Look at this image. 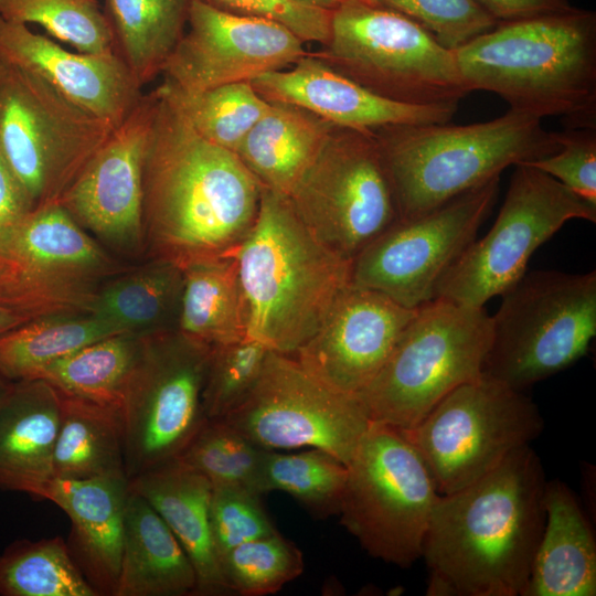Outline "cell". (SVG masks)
Returning <instances> with one entry per match:
<instances>
[{"label":"cell","mask_w":596,"mask_h":596,"mask_svg":"<svg viewBox=\"0 0 596 596\" xmlns=\"http://www.w3.org/2000/svg\"><path fill=\"white\" fill-rule=\"evenodd\" d=\"M453 51L469 93H494L512 110L560 117L568 128H596L594 11L501 21Z\"/></svg>","instance_id":"obj_3"},{"label":"cell","mask_w":596,"mask_h":596,"mask_svg":"<svg viewBox=\"0 0 596 596\" xmlns=\"http://www.w3.org/2000/svg\"><path fill=\"white\" fill-rule=\"evenodd\" d=\"M266 451L224 421L205 419L175 459L212 485L243 488L263 496Z\"/></svg>","instance_id":"obj_37"},{"label":"cell","mask_w":596,"mask_h":596,"mask_svg":"<svg viewBox=\"0 0 596 596\" xmlns=\"http://www.w3.org/2000/svg\"><path fill=\"white\" fill-rule=\"evenodd\" d=\"M129 488L149 502L187 552L196 573V595H231L210 533L212 483L173 459L129 479Z\"/></svg>","instance_id":"obj_26"},{"label":"cell","mask_w":596,"mask_h":596,"mask_svg":"<svg viewBox=\"0 0 596 596\" xmlns=\"http://www.w3.org/2000/svg\"><path fill=\"white\" fill-rule=\"evenodd\" d=\"M322 55L383 97L411 105L459 104L469 92L453 50L413 19L366 0L331 10Z\"/></svg>","instance_id":"obj_8"},{"label":"cell","mask_w":596,"mask_h":596,"mask_svg":"<svg viewBox=\"0 0 596 596\" xmlns=\"http://www.w3.org/2000/svg\"><path fill=\"white\" fill-rule=\"evenodd\" d=\"M189 30L166 61L164 83L188 93L252 81L307 55L304 41L266 19L226 12L190 0Z\"/></svg>","instance_id":"obj_18"},{"label":"cell","mask_w":596,"mask_h":596,"mask_svg":"<svg viewBox=\"0 0 596 596\" xmlns=\"http://www.w3.org/2000/svg\"><path fill=\"white\" fill-rule=\"evenodd\" d=\"M366 1H369V0H366Z\"/></svg>","instance_id":"obj_51"},{"label":"cell","mask_w":596,"mask_h":596,"mask_svg":"<svg viewBox=\"0 0 596 596\" xmlns=\"http://www.w3.org/2000/svg\"><path fill=\"white\" fill-rule=\"evenodd\" d=\"M491 316L434 298L418 307L384 365L358 395L371 422L413 428L449 392L482 376Z\"/></svg>","instance_id":"obj_6"},{"label":"cell","mask_w":596,"mask_h":596,"mask_svg":"<svg viewBox=\"0 0 596 596\" xmlns=\"http://www.w3.org/2000/svg\"><path fill=\"white\" fill-rule=\"evenodd\" d=\"M114 128L0 58V152L34 209L58 203Z\"/></svg>","instance_id":"obj_11"},{"label":"cell","mask_w":596,"mask_h":596,"mask_svg":"<svg viewBox=\"0 0 596 596\" xmlns=\"http://www.w3.org/2000/svg\"><path fill=\"white\" fill-rule=\"evenodd\" d=\"M272 103L305 109L332 126L356 130L449 123L458 104L411 105L373 93L315 56L305 55L289 70L251 81Z\"/></svg>","instance_id":"obj_21"},{"label":"cell","mask_w":596,"mask_h":596,"mask_svg":"<svg viewBox=\"0 0 596 596\" xmlns=\"http://www.w3.org/2000/svg\"><path fill=\"white\" fill-rule=\"evenodd\" d=\"M60 398L54 478L127 477L120 413L63 394Z\"/></svg>","instance_id":"obj_31"},{"label":"cell","mask_w":596,"mask_h":596,"mask_svg":"<svg viewBox=\"0 0 596 596\" xmlns=\"http://www.w3.org/2000/svg\"><path fill=\"white\" fill-rule=\"evenodd\" d=\"M198 579L187 552L158 512L129 488L124 544L114 596L196 595Z\"/></svg>","instance_id":"obj_27"},{"label":"cell","mask_w":596,"mask_h":596,"mask_svg":"<svg viewBox=\"0 0 596 596\" xmlns=\"http://www.w3.org/2000/svg\"><path fill=\"white\" fill-rule=\"evenodd\" d=\"M392 183L400 220L421 216L499 178L510 166L558 149L541 119L509 110L469 125L421 124L374 130Z\"/></svg>","instance_id":"obj_5"},{"label":"cell","mask_w":596,"mask_h":596,"mask_svg":"<svg viewBox=\"0 0 596 596\" xmlns=\"http://www.w3.org/2000/svg\"><path fill=\"white\" fill-rule=\"evenodd\" d=\"M128 493L127 477L54 478L43 496L70 518L67 546L98 595H115Z\"/></svg>","instance_id":"obj_23"},{"label":"cell","mask_w":596,"mask_h":596,"mask_svg":"<svg viewBox=\"0 0 596 596\" xmlns=\"http://www.w3.org/2000/svg\"><path fill=\"white\" fill-rule=\"evenodd\" d=\"M1 596H99L60 536L18 540L0 554Z\"/></svg>","instance_id":"obj_36"},{"label":"cell","mask_w":596,"mask_h":596,"mask_svg":"<svg viewBox=\"0 0 596 596\" xmlns=\"http://www.w3.org/2000/svg\"><path fill=\"white\" fill-rule=\"evenodd\" d=\"M247 337L292 356L351 284V260L305 227L287 196L262 188L255 223L235 252Z\"/></svg>","instance_id":"obj_4"},{"label":"cell","mask_w":596,"mask_h":596,"mask_svg":"<svg viewBox=\"0 0 596 596\" xmlns=\"http://www.w3.org/2000/svg\"><path fill=\"white\" fill-rule=\"evenodd\" d=\"M157 106L155 91L143 94L58 201L81 226L125 249L141 245L145 235L143 164Z\"/></svg>","instance_id":"obj_19"},{"label":"cell","mask_w":596,"mask_h":596,"mask_svg":"<svg viewBox=\"0 0 596 596\" xmlns=\"http://www.w3.org/2000/svg\"><path fill=\"white\" fill-rule=\"evenodd\" d=\"M306 3L317 6L323 9L332 10L336 8L342 0H300Z\"/></svg>","instance_id":"obj_49"},{"label":"cell","mask_w":596,"mask_h":596,"mask_svg":"<svg viewBox=\"0 0 596 596\" xmlns=\"http://www.w3.org/2000/svg\"><path fill=\"white\" fill-rule=\"evenodd\" d=\"M12 386V382H9L8 380L0 376V407L2 403L4 402L6 397L8 396L10 390Z\"/></svg>","instance_id":"obj_50"},{"label":"cell","mask_w":596,"mask_h":596,"mask_svg":"<svg viewBox=\"0 0 596 596\" xmlns=\"http://www.w3.org/2000/svg\"><path fill=\"white\" fill-rule=\"evenodd\" d=\"M546 478L526 445L467 487L440 494L422 558L429 596H524L544 523Z\"/></svg>","instance_id":"obj_1"},{"label":"cell","mask_w":596,"mask_h":596,"mask_svg":"<svg viewBox=\"0 0 596 596\" xmlns=\"http://www.w3.org/2000/svg\"><path fill=\"white\" fill-rule=\"evenodd\" d=\"M369 1L413 19L449 50L458 49L498 23L478 0Z\"/></svg>","instance_id":"obj_43"},{"label":"cell","mask_w":596,"mask_h":596,"mask_svg":"<svg viewBox=\"0 0 596 596\" xmlns=\"http://www.w3.org/2000/svg\"><path fill=\"white\" fill-rule=\"evenodd\" d=\"M119 333L125 332L92 313L31 319L0 334V376L33 380L46 364Z\"/></svg>","instance_id":"obj_34"},{"label":"cell","mask_w":596,"mask_h":596,"mask_svg":"<svg viewBox=\"0 0 596 596\" xmlns=\"http://www.w3.org/2000/svg\"><path fill=\"white\" fill-rule=\"evenodd\" d=\"M220 10L266 19L290 30L304 42L326 43L331 10L300 0H200Z\"/></svg>","instance_id":"obj_45"},{"label":"cell","mask_w":596,"mask_h":596,"mask_svg":"<svg viewBox=\"0 0 596 596\" xmlns=\"http://www.w3.org/2000/svg\"><path fill=\"white\" fill-rule=\"evenodd\" d=\"M334 127L299 107L272 103L235 153L262 188L288 196Z\"/></svg>","instance_id":"obj_28"},{"label":"cell","mask_w":596,"mask_h":596,"mask_svg":"<svg viewBox=\"0 0 596 596\" xmlns=\"http://www.w3.org/2000/svg\"><path fill=\"white\" fill-rule=\"evenodd\" d=\"M482 375L526 387L575 363L596 334V272L533 270L501 295Z\"/></svg>","instance_id":"obj_7"},{"label":"cell","mask_w":596,"mask_h":596,"mask_svg":"<svg viewBox=\"0 0 596 596\" xmlns=\"http://www.w3.org/2000/svg\"><path fill=\"white\" fill-rule=\"evenodd\" d=\"M182 268L173 262L155 260L104 284L88 313L121 332L149 336L175 330L182 294Z\"/></svg>","instance_id":"obj_30"},{"label":"cell","mask_w":596,"mask_h":596,"mask_svg":"<svg viewBox=\"0 0 596 596\" xmlns=\"http://www.w3.org/2000/svg\"><path fill=\"white\" fill-rule=\"evenodd\" d=\"M115 264L60 204L0 231V306L29 320L88 313Z\"/></svg>","instance_id":"obj_12"},{"label":"cell","mask_w":596,"mask_h":596,"mask_svg":"<svg viewBox=\"0 0 596 596\" xmlns=\"http://www.w3.org/2000/svg\"><path fill=\"white\" fill-rule=\"evenodd\" d=\"M287 198L312 236L351 262L400 220L372 130L334 127Z\"/></svg>","instance_id":"obj_14"},{"label":"cell","mask_w":596,"mask_h":596,"mask_svg":"<svg viewBox=\"0 0 596 596\" xmlns=\"http://www.w3.org/2000/svg\"><path fill=\"white\" fill-rule=\"evenodd\" d=\"M142 177V223L156 258L183 267L235 253L252 230L262 185L236 153L201 137L156 89Z\"/></svg>","instance_id":"obj_2"},{"label":"cell","mask_w":596,"mask_h":596,"mask_svg":"<svg viewBox=\"0 0 596 596\" xmlns=\"http://www.w3.org/2000/svg\"><path fill=\"white\" fill-rule=\"evenodd\" d=\"M575 219L595 222L596 204L532 166H514L493 225L448 267L434 298L483 307L515 285L534 251Z\"/></svg>","instance_id":"obj_13"},{"label":"cell","mask_w":596,"mask_h":596,"mask_svg":"<svg viewBox=\"0 0 596 596\" xmlns=\"http://www.w3.org/2000/svg\"><path fill=\"white\" fill-rule=\"evenodd\" d=\"M0 17L39 24L78 52H116L110 23L97 0H0Z\"/></svg>","instance_id":"obj_39"},{"label":"cell","mask_w":596,"mask_h":596,"mask_svg":"<svg viewBox=\"0 0 596 596\" xmlns=\"http://www.w3.org/2000/svg\"><path fill=\"white\" fill-rule=\"evenodd\" d=\"M269 351L249 337L211 347L202 392L205 419H223L248 396Z\"/></svg>","instance_id":"obj_41"},{"label":"cell","mask_w":596,"mask_h":596,"mask_svg":"<svg viewBox=\"0 0 596 596\" xmlns=\"http://www.w3.org/2000/svg\"><path fill=\"white\" fill-rule=\"evenodd\" d=\"M219 566L231 595L264 596L297 578L305 562L301 551L277 531L234 547Z\"/></svg>","instance_id":"obj_40"},{"label":"cell","mask_w":596,"mask_h":596,"mask_svg":"<svg viewBox=\"0 0 596 596\" xmlns=\"http://www.w3.org/2000/svg\"><path fill=\"white\" fill-rule=\"evenodd\" d=\"M0 58L43 79L71 102L118 126L143 95L117 52H72L0 17Z\"/></svg>","instance_id":"obj_22"},{"label":"cell","mask_w":596,"mask_h":596,"mask_svg":"<svg viewBox=\"0 0 596 596\" xmlns=\"http://www.w3.org/2000/svg\"><path fill=\"white\" fill-rule=\"evenodd\" d=\"M499 178L411 220H398L351 263V284L379 291L402 306L418 308L489 216Z\"/></svg>","instance_id":"obj_17"},{"label":"cell","mask_w":596,"mask_h":596,"mask_svg":"<svg viewBox=\"0 0 596 596\" xmlns=\"http://www.w3.org/2000/svg\"><path fill=\"white\" fill-rule=\"evenodd\" d=\"M143 337L125 332L96 341L46 364L35 379L47 382L60 394L121 415Z\"/></svg>","instance_id":"obj_32"},{"label":"cell","mask_w":596,"mask_h":596,"mask_svg":"<svg viewBox=\"0 0 596 596\" xmlns=\"http://www.w3.org/2000/svg\"><path fill=\"white\" fill-rule=\"evenodd\" d=\"M417 310L350 284L292 356L323 385L358 396L380 372Z\"/></svg>","instance_id":"obj_20"},{"label":"cell","mask_w":596,"mask_h":596,"mask_svg":"<svg viewBox=\"0 0 596 596\" xmlns=\"http://www.w3.org/2000/svg\"><path fill=\"white\" fill-rule=\"evenodd\" d=\"M260 497L243 488L212 485L209 523L217 561L241 544L277 532Z\"/></svg>","instance_id":"obj_42"},{"label":"cell","mask_w":596,"mask_h":596,"mask_svg":"<svg viewBox=\"0 0 596 596\" xmlns=\"http://www.w3.org/2000/svg\"><path fill=\"white\" fill-rule=\"evenodd\" d=\"M34 209L32 201L0 152V231Z\"/></svg>","instance_id":"obj_46"},{"label":"cell","mask_w":596,"mask_h":596,"mask_svg":"<svg viewBox=\"0 0 596 596\" xmlns=\"http://www.w3.org/2000/svg\"><path fill=\"white\" fill-rule=\"evenodd\" d=\"M210 353L177 329L143 337L121 408L128 480L175 459L205 421Z\"/></svg>","instance_id":"obj_15"},{"label":"cell","mask_w":596,"mask_h":596,"mask_svg":"<svg viewBox=\"0 0 596 596\" xmlns=\"http://www.w3.org/2000/svg\"><path fill=\"white\" fill-rule=\"evenodd\" d=\"M555 138L558 149L554 153L525 164L596 204V128H567L555 132Z\"/></svg>","instance_id":"obj_44"},{"label":"cell","mask_w":596,"mask_h":596,"mask_svg":"<svg viewBox=\"0 0 596 596\" xmlns=\"http://www.w3.org/2000/svg\"><path fill=\"white\" fill-rule=\"evenodd\" d=\"M182 268L177 330L210 347L247 337V306L235 253Z\"/></svg>","instance_id":"obj_29"},{"label":"cell","mask_w":596,"mask_h":596,"mask_svg":"<svg viewBox=\"0 0 596 596\" xmlns=\"http://www.w3.org/2000/svg\"><path fill=\"white\" fill-rule=\"evenodd\" d=\"M545 523L524 596L596 595V542L574 492L546 481Z\"/></svg>","instance_id":"obj_25"},{"label":"cell","mask_w":596,"mask_h":596,"mask_svg":"<svg viewBox=\"0 0 596 596\" xmlns=\"http://www.w3.org/2000/svg\"><path fill=\"white\" fill-rule=\"evenodd\" d=\"M347 469L340 523L372 557L403 568L421 560L440 494L404 432L371 422Z\"/></svg>","instance_id":"obj_9"},{"label":"cell","mask_w":596,"mask_h":596,"mask_svg":"<svg viewBox=\"0 0 596 596\" xmlns=\"http://www.w3.org/2000/svg\"><path fill=\"white\" fill-rule=\"evenodd\" d=\"M57 391L41 379L12 383L0 407V489L43 499L54 479Z\"/></svg>","instance_id":"obj_24"},{"label":"cell","mask_w":596,"mask_h":596,"mask_svg":"<svg viewBox=\"0 0 596 596\" xmlns=\"http://www.w3.org/2000/svg\"><path fill=\"white\" fill-rule=\"evenodd\" d=\"M543 427L539 407L523 391L482 375L454 389L403 432L439 494H448L496 469Z\"/></svg>","instance_id":"obj_10"},{"label":"cell","mask_w":596,"mask_h":596,"mask_svg":"<svg viewBox=\"0 0 596 596\" xmlns=\"http://www.w3.org/2000/svg\"><path fill=\"white\" fill-rule=\"evenodd\" d=\"M498 21L555 13L573 8L570 0H478Z\"/></svg>","instance_id":"obj_47"},{"label":"cell","mask_w":596,"mask_h":596,"mask_svg":"<svg viewBox=\"0 0 596 596\" xmlns=\"http://www.w3.org/2000/svg\"><path fill=\"white\" fill-rule=\"evenodd\" d=\"M116 52L142 87L161 74L184 33L190 0H105Z\"/></svg>","instance_id":"obj_33"},{"label":"cell","mask_w":596,"mask_h":596,"mask_svg":"<svg viewBox=\"0 0 596 596\" xmlns=\"http://www.w3.org/2000/svg\"><path fill=\"white\" fill-rule=\"evenodd\" d=\"M222 421L264 449L318 448L345 466L371 423L358 396L329 389L274 351L252 392Z\"/></svg>","instance_id":"obj_16"},{"label":"cell","mask_w":596,"mask_h":596,"mask_svg":"<svg viewBox=\"0 0 596 596\" xmlns=\"http://www.w3.org/2000/svg\"><path fill=\"white\" fill-rule=\"evenodd\" d=\"M26 321L29 319L0 306V334Z\"/></svg>","instance_id":"obj_48"},{"label":"cell","mask_w":596,"mask_h":596,"mask_svg":"<svg viewBox=\"0 0 596 596\" xmlns=\"http://www.w3.org/2000/svg\"><path fill=\"white\" fill-rule=\"evenodd\" d=\"M156 91L201 137L234 153L253 126L272 107V103L255 91L251 81L198 93L182 92L163 82Z\"/></svg>","instance_id":"obj_35"},{"label":"cell","mask_w":596,"mask_h":596,"mask_svg":"<svg viewBox=\"0 0 596 596\" xmlns=\"http://www.w3.org/2000/svg\"><path fill=\"white\" fill-rule=\"evenodd\" d=\"M347 476V466L322 449L310 448L297 454L266 451L265 493L284 491L318 518L339 514Z\"/></svg>","instance_id":"obj_38"}]
</instances>
